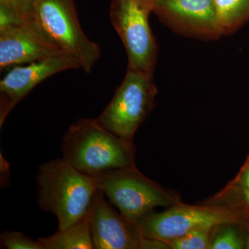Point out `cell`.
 Returning a JSON list of instances; mask_svg holds the SVG:
<instances>
[{
    "label": "cell",
    "instance_id": "7",
    "mask_svg": "<svg viewBox=\"0 0 249 249\" xmlns=\"http://www.w3.org/2000/svg\"><path fill=\"white\" fill-rule=\"evenodd\" d=\"M37 18L47 34L64 51L76 56L89 73L101 56L99 46L87 37L73 0H36Z\"/></svg>",
    "mask_w": 249,
    "mask_h": 249
},
{
    "label": "cell",
    "instance_id": "6",
    "mask_svg": "<svg viewBox=\"0 0 249 249\" xmlns=\"http://www.w3.org/2000/svg\"><path fill=\"white\" fill-rule=\"evenodd\" d=\"M152 8L140 0H112L109 18L128 58V68L154 74L158 45L149 24Z\"/></svg>",
    "mask_w": 249,
    "mask_h": 249
},
{
    "label": "cell",
    "instance_id": "17",
    "mask_svg": "<svg viewBox=\"0 0 249 249\" xmlns=\"http://www.w3.org/2000/svg\"><path fill=\"white\" fill-rule=\"evenodd\" d=\"M214 229H203L189 232L167 243L173 249H208L211 245Z\"/></svg>",
    "mask_w": 249,
    "mask_h": 249
},
{
    "label": "cell",
    "instance_id": "1",
    "mask_svg": "<svg viewBox=\"0 0 249 249\" xmlns=\"http://www.w3.org/2000/svg\"><path fill=\"white\" fill-rule=\"evenodd\" d=\"M62 158L81 173L96 177L135 165L133 142L118 137L93 119H80L62 138Z\"/></svg>",
    "mask_w": 249,
    "mask_h": 249
},
{
    "label": "cell",
    "instance_id": "19",
    "mask_svg": "<svg viewBox=\"0 0 249 249\" xmlns=\"http://www.w3.org/2000/svg\"><path fill=\"white\" fill-rule=\"evenodd\" d=\"M142 2L145 3V4L150 5V6H153L154 3L155 2L156 0H140Z\"/></svg>",
    "mask_w": 249,
    "mask_h": 249
},
{
    "label": "cell",
    "instance_id": "8",
    "mask_svg": "<svg viewBox=\"0 0 249 249\" xmlns=\"http://www.w3.org/2000/svg\"><path fill=\"white\" fill-rule=\"evenodd\" d=\"M82 69L80 60L68 52L15 66L0 81V125L11 110L37 85L49 77L72 69Z\"/></svg>",
    "mask_w": 249,
    "mask_h": 249
},
{
    "label": "cell",
    "instance_id": "16",
    "mask_svg": "<svg viewBox=\"0 0 249 249\" xmlns=\"http://www.w3.org/2000/svg\"><path fill=\"white\" fill-rule=\"evenodd\" d=\"M226 224L214 229L209 249H241L244 242L234 225Z\"/></svg>",
    "mask_w": 249,
    "mask_h": 249
},
{
    "label": "cell",
    "instance_id": "3",
    "mask_svg": "<svg viewBox=\"0 0 249 249\" xmlns=\"http://www.w3.org/2000/svg\"><path fill=\"white\" fill-rule=\"evenodd\" d=\"M94 178L98 189L135 226L141 217L155 208H168L182 202L178 192L152 181L136 165L112 170Z\"/></svg>",
    "mask_w": 249,
    "mask_h": 249
},
{
    "label": "cell",
    "instance_id": "11",
    "mask_svg": "<svg viewBox=\"0 0 249 249\" xmlns=\"http://www.w3.org/2000/svg\"><path fill=\"white\" fill-rule=\"evenodd\" d=\"M66 52L50 37L26 25L0 29V70Z\"/></svg>",
    "mask_w": 249,
    "mask_h": 249
},
{
    "label": "cell",
    "instance_id": "5",
    "mask_svg": "<svg viewBox=\"0 0 249 249\" xmlns=\"http://www.w3.org/2000/svg\"><path fill=\"white\" fill-rule=\"evenodd\" d=\"M240 214L223 208L199 203L174 205L160 213L152 211L136 224L141 235L168 243L170 241L203 229L226 224H238Z\"/></svg>",
    "mask_w": 249,
    "mask_h": 249
},
{
    "label": "cell",
    "instance_id": "4",
    "mask_svg": "<svg viewBox=\"0 0 249 249\" xmlns=\"http://www.w3.org/2000/svg\"><path fill=\"white\" fill-rule=\"evenodd\" d=\"M153 75L127 69L112 99L96 120L107 130L133 142L139 127L155 107Z\"/></svg>",
    "mask_w": 249,
    "mask_h": 249
},
{
    "label": "cell",
    "instance_id": "10",
    "mask_svg": "<svg viewBox=\"0 0 249 249\" xmlns=\"http://www.w3.org/2000/svg\"><path fill=\"white\" fill-rule=\"evenodd\" d=\"M89 224L95 249H140L142 236L108 202L98 189L89 211Z\"/></svg>",
    "mask_w": 249,
    "mask_h": 249
},
{
    "label": "cell",
    "instance_id": "2",
    "mask_svg": "<svg viewBox=\"0 0 249 249\" xmlns=\"http://www.w3.org/2000/svg\"><path fill=\"white\" fill-rule=\"evenodd\" d=\"M37 183L39 205L46 212L55 214L58 230L83 220L98 191L93 177L76 170L63 158L41 165Z\"/></svg>",
    "mask_w": 249,
    "mask_h": 249
},
{
    "label": "cell",
    "instance_id": "9",
    "mask_svg": "<svg viewBox=\"0 0 249 249\" xmlns=\"http://www.w3.org/2000/svg\"><path fill=\"white\" fill-rule=\"evenodd\" d=\"M152 13L181 35L203 40L222 37L214 0H156Z\"/></svg>",
    "mask_w": 249,
    "mask_h": 249
},
{
    "label": "cell",
    "instance_id": "15",
    "mask_svg": "<svg viewBox=\"0 0 249 249\" xmlns=\"http://www.w3.org/2000/svg\"><path fill=\"white\" fill-rule=\"evenodd\" d=\"M0 6L8 8L16 13L22 21L23 25L32 28L34 30L52 39L42 27L37 18L36 0H0Z\"/></svg>",
    "mask_w": 249,
    "mask_h": 249
},
{
    "label": "cell",
    "instance_id": "14",
    "mask_svg": "<svg viewBox=\"0 0 249 249\" xmlns=\"http://www.w3.org/2000/svg\"><path fill=\"white\" fill-rule=\"evenodd\" d=\"M222 36L231 35L249 22V0H214Z\"/></svg>",
    "mask_w": 249,
    "mask_h": 249
},
{
    "label": "cell",
    "instance_id": "12",
    "mask_svg": "<svg viewBox=\"0 0 249 249\" xmlns=\"http://www.w3.org/2000/svg\"><path fill=\"white\" fill-rule=\"evenodd\" d=\"M239 213L249 209V159L237 177L214 196L201 202Z\"/></svg>",
    "mask_w": 249,
    "mask_h": 249
},
{
    "label": "cell",
    "instance_id": "18",
    "mask_svg": "<svg viewBox=\"0 0 249 249\" xmlns=\"http://www.w3.org/2000/svg\"><path fill=\"white\" fill-rule=\"evenodd\" d=\"M4 248L9 249H42L38 240L16 231H4L0 237Z\"/></svg>",
    "mask_w": 249,
    "mask_h": 249
},
{
    "label": "cell",
    "instance_id": "13",
    "mask_svg": "<svg viewBox=\"0 0 249 249\" xmlns=\"http://www.w3.org/2000/svg\"><path fill=\"white\" fill-rule=\"evenodd\" d=\"M42 249H93L90 231L89 212L74 225L58 230L53 235L38 238Z\"/></svg>",
    "mask_w": 249,
    "mask_h": 249
}]
</instances>
